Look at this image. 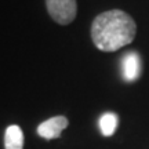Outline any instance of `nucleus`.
Wrapping results in <instances>:
<instances>
[{"label":"nucleus","mask_w":149,"mask_h":149,"mask_svg":"<svg viewBox=\"0 0 149 149\" xmlns=\"http://www.w3.org/2000/svg\"><path fill=\"white\" fill-rule=\"evenodd\" d=\"M137 24L122 10H109L95 17L91 25V39L101 51H117L134 40Z\"/></svg>","instance_id":"obj_1"},{"label":"nucleus","mask_w":149,"mask_h":149,"mask_svg":"<svg viewBox=\"0 0 149 149\" xmlns=\"http://www.w3.org/2000/svg\"><path fill=\"white\" fill-rule=\"evenodd\" d=\"M68 119L65 116H55L51 117L46 122H43L39 127H37V134L44 139H54L58 138L61 133L68 127Z\"/></svg>","instance_id":"obj_3"},{"label":"nucleus","mask_w":149,"mask_h":149,"mask_svg":"<svg viewBox=\"0 0 149 149\" xmlns=\"http://www.w3.org/2000/svg\"><path fill=\"white\" fill-rule=\"evenodd\" d=\"M117 124H119V117L116 113H113V112L104 113L100 119V130H101L102 135H105V137L113 135V133L117 128Z\"/></svg>","instance_id":"obj_6"},{"label":"nucleus","mask_w":149,"mask_h":149,"mask_svg":"<svg viewBox=\"0 0 149 149\" xmlns=\"http://www.w3.org/2000/svg\"><path fill=\"white\" fill-rule=\"evenodd\" d=\"M46 6L50 17L59 25H68L76 18V0H46Z\"/></svg>","instance_id":"obj_2"},{"label":"nucleus","mask_w":149,"mask_h":149,"mask_svg":"<svg viewBox=\"0 0 149 149\" xmlns=\"http://www.w3.org/2000/svg\"><path fill=\"white\" fill-rule=\"evenodd\" d=\"M122 73L124 80L127 81H134L138 79L141 74V59L138 54H124V57L122 58Z\"/></svg>","instance_id":"obj_4"},{"label":"nucleus","mask_w":149,"mask_h":149,"mask_svg":"<svg viewBox=\"0 0 149 149\" xmlns=\"http://www.w3.org/2000/svg\"><path fill=\"white\" fill-rule=\"evenodd\" d=\"M4 149H24V133L19 126L11 124L6 128Z\"/></svg>","instance_id":"obj_5"}]
</instances>
